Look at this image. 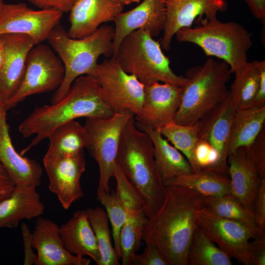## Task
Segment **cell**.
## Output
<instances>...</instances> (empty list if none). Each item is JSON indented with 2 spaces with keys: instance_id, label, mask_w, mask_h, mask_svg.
Returning <instances> with one entry per match:
<instances>
[{
  "instance_id": "d6a6232c",
  "label": "cell",
  "mask_w": 265,
  "mask_h": 265,
  "mask_svg": "<svg viewBox=\"0 0 265 265\" xmlns=\"http://www.w3.org/2000/svg\"><path fill=\"white\" fill-rule=\"evenodd\" d=\"M85 211L97 240L101 256L99 265H119L120 260L112 242L106 210L97 206Z\"/></svg>"
},
{
  "instance_id": "d4e9b609",
  "label": "cell",
  "mask_w": 265,
  "mask_h": 265,
  "mask_svg": "<svg viewBox=\"0 0 265 265\" xmlns=\"http://www.w3.org/2000/svg\"><path fill=\"white\" fill-rule=\"evenodd\" d=\"M135 125L138 129L146 132L152 141L155 161L164 184L172 178L192 172L186 158L164 138L159 129L137 123Z\"/></svg>"
},
{
  "instance_id": "836d02e7",
  "label": "cell",
  "mask_w": 265,
  "mask_h": 265,
  "mask_svg": "<svg viewBox=\"0 0 265 265\" xmlns=\"http://www.w3.org/2000/svg\"><path fill=\"white\" fill-rule=\"evenodd\" d=\"M146 216H127L120 235V258L122 265H132L133 256L140 249Z\"/></svg>"
},
{
  "instance_id": "2e32d148",
  "label": "cell",
  "mask_w": 265,
  "mask_h": 265,
  "mask_svg": "<svg viewBox=\"0 0 265 265\" xmlns=\"http://www.w3.org/2000/svg\"><path fill=\"white\" fill-rule=\"evenodd\" d=\"M166 22L160 46L165 51L170 49L174 36L180 29L189 27L199 17H216L218 12L225 11V0H165Z\"/></svg>"
},
{
  "instance_id": "52a82bcc",
  "label": "cell",
  "mask_w": 265,
  "mask_h": 265,
  "mask_svg": "<svg viewBox=\"0 0 265 265\" xmlns=\"http://www.w3.org/2000/svg\"><path fill=\"white\" fill-rule=\"evenodd\" d=\"M112 56L125 72L134 75L144 85L161 81L184 87L187 83L185 76L173 72L160 43L147 30L130 32L121 40Z\"/></svg>"
},
{
  "instance_id": "1f68e13d",
  "label": "cell",
  "mask_w": 265,
  "mask_h": 265,
  "mask_svg": "<svg viewBox=\"0 0 265 265\" xmlns=\"http://www.w3.org/2000/svg\"><path fill=\"white\" fill-rule=\"evenodd\" d=\"M187 265H231V258L197 226L189 246Z\"/></svg>"
},
{
  "instance_id": "ffe728a7",
  "label": "cell",
  "mask_w": 265,
  "mask_h": 265,
  "mask_svg": "<svg viewBox=\"0 0 265 265\" xmlns=\"http://www.w3.org/2000/svg\"><path fill=\"white\" fill-rule=\"evenodd\" d=\"M4 59L0 71V92L7 101L16 91L23 78L27 56L35 46L30 36L23 34L0 35Z\"/></svg>"
},
{
  "instance_id": "8d00e7d4",
  "label": "cell",
  "mask_w": 265,
  "mask_h": 265,
  "mask_svg": "<svg viewBox=\"0 0 265 265\" xmlns=\"http://www.w3.org/2000/svg\"><path fill=\"white\" fill-rule=\"evenodd\" d=\"M244 149L247 157L261 178H265V129L262 131L252 144Z\"/></svg>"
},
{
  "instance_id": "9c48e42d",
  "label": "cell",
  "mask_w": 265,
  "mask_h": 265,
  "mask_svg": "<svg viewBox=\"0 0 265 265\" xmlns=\"http://www.w3.org/2000/svg\"><path fill=\"white\" fill-rule=\"evenodd\" d=\"M64 75L61 60L49 46L41 43L34 46L27 56L22 81L6 103V110L29 96L57 90Z\"/></svg>"
},
{
  "instance_id": "3957f363",
  "label": "cell",
  "mask_w": 265,
  "mask_h": 265,
  "mask_svg": "<svg viewBox=\"0 0 265 265\" xmlns=\"http://www.w3.org/2000/svg\"><path fill=\"white\" fill-rule=\"evenodd\" d=\"M116 163L140 197L147 218L161 206L165 186L157 167L148 134L137 128L134 115L127 123Z\"/></svg>"
},
{
  "instance_id": "f546056e",
  "label": "cell",
  "mask_w": 265,
  "mask_h": 265,
  "mask_svg": "<svg viewBox=\"0 0 265 265\" xmlns=\"http://www.w3.org/2000/svg\"><path fill=\"white\" fill-rule=\"evenodd\" d=\"M204 208L217 216L237 221L248 228L254 239H265L259 232L254 215L248 212L232 194L219 197H206Z\"/></svg>"
},
{
  "instance_id": "f35d334b",
  "label": "cell",
  "mask_w": 265,
  "mask_h": 265,
  "mask_svg": "<svg viewBox=\"0 0 265 265\" xmlns=\"http://www.w3.org/2000/svg\"><path fill=\"white\" fill-rule=\"evenodd\" d=\"M261 235L265 238V178L262 179L254 212Z\"/></svg>"
},
{
  "instance_id": "6da1fadb",
  "label": "cell",
  "mask_w": 265,
  "mask_h": 265,
  "mask_svg": "<svg viewBox=\"0 0 265 265\" xmlns=\"http://www.w3.org/2000/svg\"><path fill=\"white\" fill-rule=\"evenodd\" d=\"M205 196L188 188L165 186V196L157 212L148 218L142 241L157 246L169 265H187L189 246L197 227V215Z\"/></svg>"
},
{
  "instance_id": "83f0119b",
  "label": "cell",
  "mask_w": 265,
  "mask_h": 265,
  "mask_svg": "<svg viewBox=\"0 0 265 265\" xmlns=\"http://www.w3.org/2000/svg\"><path fill=\"white\" fill-rule=\"evenodd\" d=\"M48 138L50 143L45 158L73 156L83 150L87 144L84 126L75 120L57 127Z\"/></svg>"
},
{
  "instance_id": "5b68a950",
  "label": "cell",
  "mask_w": 265,
  "mask_h": 265,
  "mask_svg": "<svg viewBox=\"0 0 265 265\" xmlns=\"http://www.w3.org/2000/svg\"><path fill=\"white\" fill-rule=\"evenodd\" d=\"M194 22V27L182 28L176 33L178 42L194 44L207 56L225 61L232 74L248 62L252 37L242 25L232 21L222 22L217 17H199Z\"/></svg>"
},
{
  "instance_id": "b9f144b4",
  "label": "cell",
  "mask_w": 265,
  "mask_h": 265,
  "mask_svg": "<svg viewBox=\"0 0 265 265\" xmlns=\"http://www.w3.org/2000/svg\"><path fill=\"white\" fill-rule=\"evenodd\" d=\"M21 230L25 249L24 265H35L36 260V255L32 250V233L30 232L28 226L25 223H22Z\"/></svg>"
},
{
  "instance_id": "f907efd6",
  "label": "cell",
  "mask_w": 265,
  "mask_h": 265,
  "mask_svg": "<svg viewBox=\"0 0 265 265\" xmlns=\"http://www.w3.org/2000/svg\"><path fill=\"white\" fill-rule=\"evenodd\" d=\"M131 2H139L140 0H130Z\"/></svg>"
},
{
  "instance_id": "4dcf8cb0",
  "label": "cell",
  "mask_w": 265,
  "mask_h": 265,
  "mask_svg": "<svg viewBox=\"0 0 265 265\" xmlns=\"http://www.w3.org/2000/svg\"><path fill=\"white\" fill-rule=\"evenodd\" d=\"M159 130L161 134L184 154L191 166L192 172L202 168L196 156L199 140L196 123L191 125H182L173 120Z\"/></svg>"
},
{
  "instance_id": "f6af8a7d",
  "label": "cell",
  "mask_w": 265,
  "mask_h": 265,
  "mask_svg": "<svg viewBox=\"0 0 265 265\" xmlns=\"http://www.w3.org/2000/svg\"><path fill=\"white\" fill-rule=\"evenodd\" d=\"M255 18L265 24V0H243Z\"/></svg>"
},
{
  "instance_id": "9a60e30c",
  "label": "cell",
  "mask_w": 265,
  "mask_h": 265,
  "mask_svg": "<svg viewBox=\"0 0 265 265\" xmlns=\"http://www.w3.org/2000/svg\"><path fill=\"white\" fill-rule=\"evenodd\" d=\"M183 87L156 81L145 85L141 111L134 117L136 123L160 129L174 120L179 108Z\"/></svg>"
},
{
  "instance_id": "c3c4849f",
  "label": "cell",
  "mask_w": 265,
  "mask_h": 265,
  "mask_svg": "<svg viewBox=\"0 0 265 265\" xmlns=\"http://www.w3.org/2000/svg\"><path fill=\"white\" fill-rule=\"evenodd\" d=\"M122 5H127L131 3L130 0H116Z\"/></svg>"
},
{
  "instance_id": "ab89813d",
  "label": "cell",
  "mask_w": 265,
  "mask_h": 265,
  "mask_svg": "<svg viewBox=\"0 0 265 265\" xmlns=\"http://www.w3.org/2000/svg\"><path fill=\"white\" fill-rule=\"evenodd\" d=\"M247 248L251 265H265V239L249 241Z\"/></svg>"
},
{
  "instance_id": "7bdbcfd3",
  "label": "cell",
  "mask_w": 265,
  "mask_h": 265,
  "mask_svg": "<svg viewBox=\"0 0 265 265\" xmlns=\"http://www.w3.org/2000/svg\"><path fill=\"white\" fill-rule=\"evenodd\" d=\"M15 186V183L0 162V202L10 196Z\"/></svg>"
},
{
  "instance_id": "277c9868",
  "label": "cell",
  "mask_w": 265,
  "mask_h": 265,
  "mask_svg": "<svg viewBox=\"0 0 265 265\" xmlns=\"http://www.w3.org/2000/svg\"><path fill=\"white\" fill-rule=\"evenodd\" d=\"M114 36V28L106 25L101 26L92 34L80 39L69 36L59 25L52 30L47 40L61 60L65 75L62 84L52 98L51 104L64 97L77 78L84 75L93 76L101 55L112 56Z\"/></svg>"
},
{
  "instance_id": "7c38bea8",
  "label": "cell",
  "mask_w": 265,
  "mask_h": 265,
  "mask_svg": "<svg viewBox=\"0 0 265 265\" xmlns=\"http://www.w3.org/2000/svg\"><path fill=\"white\" fill-rule=\"evenodd\" d=\"M197 226L231 258L251 265L247 246L253 236L244 225L215 215L204 207L197 213Z\"/></svg>"
},
{
  "instance_id": "f1b7e54d",
  "label": "cell",
  "mask_w": 265,
  "mask_h": 265,
  "mask_svg": "<svg viewBox=\"0 0 265 265\" xmlns=\"http://www.w3.org/2000/svg\"><path fill=\"white\" fill-rule=\"evenodd\" d=\"M234 74L235 79L229 91L236 110L253 107L260 79L259 60L248 61Z\"/></svg>"
},
{
  "instance_id": "e575fe53",
  "label": "cell",
  "mask_w": 265,
  "mask_h": 265,
  "mask_svg": "<svg viewBox=\"0 0 265 265\" xmlns=\"http://www.w3.org/2000/svg\"><path fill=\"white\" fill-rule=\"evenodd\" d=\"M99 201L106 209L112 228L113 246L115 252L120 258V235L125 224L127 213L122 203L118 198L115 191L97 193Z\"/></svg>"
},
{
  "instance_id": "d6986e66",
  "label": "cell",
  "mask_w": 265,
  "mask_h": 265,
  "mask_svg": "<svg viewBox=\"0 0 265 265\" xmlns=\"http://www.w3.org/2000/svg\"><path fill=\"white\" fill-rule=\"evenodd\" d=\"M123 6L116 0H77L69 12L68 35L80 39L92 34L103 23L113 21Z\"/></svg>"
},
{
  "instance_id": "74e56055",
  "label": "cell",
  "mask_w": 265,
  "mask_h": 265,
  "mask_svg": "<svg viewBox=\"0 0 265 265\" xmlns=\"http://www.w3.org/2000/svg\"><path fill=\"white\" fill-rule=\"evenodd\" d=\"M132 265H169L160 250L155 245L146 244L143 252L133 256Z\"/></svg>"
},
{
  "instance_id": "e0dca14e",
  "label": "cell",
  "mask_w": 265,
  "mask_h": 265,
  "mask_svg": "<svg viewBox=\"0 0 265 265\" xmlns=\"http://www.w3.org/2000/svg\"><path fill=\"white\" fill-rule=\"evenodd\" d=\"M166 17L165 0H144L132 10L119 14L113 20L112 56L123 38L133 30L143 29L148 31L153 37L159 36L164 30Z\"/></svg>"
},
{
  "instance_id": "603a6c76",
  "label": "cell",
  "mask_w": 265,
  "mask_h": 265,
  "mask_svg": "<svg viewBox=\"0 0 265 265\" xmlns=\"http://www.w3.org/2000/svg\"><path fill=\"white\" fill-rule=\"evenodd\" d=\"M36 187L15 185L10 196L0 202V228H14L23 219L38 217L45 206Z\"/></svg>"
},
{
  "instance_id": "8992f818",
  "label": "cell",
  "mask_w": 265,
  "mask_h": 265,
  "mask_svg": "<svg viewBox=\"0 0 265 265\" xmlns=\"http://www.w3.org/2000/svg\"><path fill=\"white\" fill-rule=\"evenodd\" d=\"M232 72L225 61L209 57L202 65L188 69L181 102L174 121L191 125L226 97Z\"/></svg>"
},
{
  "instance_id": "ba28073f",
  "label": "cell",
  "mask_w": 265,
  "mask_h": 265,
  "mask_svg": "<svg viewBox=\"0 0 265 265\" xmlns=\"http://www.w3.org/2000/svg\"><path fill=\"white\" fill-rule=\"evenodd\" d=\"M133 114L129 111L115 112L109 118H86L84 127L86 148L97 162L100 177L97 193L109 192L114 178L116 160L125 126Z\"/></svg>"
},
{
  "instance_id": "7dc6e473",
  "label": "cell",
  "mask_w": 265,
  "mask_h": 265,
  "mask_svg": "<svg viewBox=\"0 0 265 265\" xmlns=\"http://www.w3.org/2000/svg\"><path fill=\"white\" fill-rule=\"evenodd\" d=\"M4 59V50L2 41L0 36V71L2 68Z\"/></svg>"
},
{
  "instance_id": "8fae6325",
  "label": "cell",
  "mask_w": 265,
  "mask_h": 265,
  "mask_svg": "<svg viewBox=\"0 0 265 265\" xmlns=\"http://www.w3.org/2000/svg\"><path fill=\"white\" fill-rule=\"evenodd\" d=\"M63 13L53 9L33 10L24 3L5 4L0 11V35L23 34L35 45L47 40L59 25Z\"/></svg>"
},
{
  "instance_id": "ee69618b",
  "label": "cell",
  "mask_w": 265,
  "mask_h": 265,
  "mask_svg": "<svg viewBox=\"0 0 265 265\" xmlns=\"http://www.w3.org/2000/svg\"><path fill=\"white\" fill-rule=\"evenodd\" d=\"M260 79L258 91L255 101L254 106H265V61H259Z\"/></svg>"
},
{
  "instance_id": "30bf717a",
  "label": "cell",
  "mask_w": 265,
  "mask_h": 265,
  "mask_svg": "<svg viewBox=\"0 0 265 265\" xmlns=\"http://www.w3.org/2000/svg\"><path fill=\"white\" fill-rule=\"evenodd\" d=\"M93 76L100 84L104 101L114 113L127 110L135 116L140 114L145 85L134 75L125 72L116 57L98 64Z\"/></svg>"
},
{
  "instance_id": "7a4b0ae2",
  "label": "cell",
  "mask_w": 265,
  "mask_h": 265,
  "mask_svg": "<svg viewBox=\"0 0 265 265\" xmlns=\"http://www.w3.org/2000/svg\"><path fill=\"white\" fill-rule=\"evenodd\" d=\"M114 113L103 98L97 79L91 75L80 76L62 100L36 107L19 125L24 137L35 135L20 154L23 156L65 123L80 117L109 118Z\"/></svg>"
},
{
  "instance_id": "681fc988",
  "label": "cell",
  "mask_w": 265,
  "mask_h": 265,
  "mask_svg": "<svg viewBox=\"0 0 265 265\" xmlns=\"http://www.w3.org/2000/svg\"><path fill=\"white\" fill-rule=\"evenodd\" d=\"M3 4H4L3 0H0V11L1 10V8Z\"/></svg>"
},
{
  "instance_id": "4316f807",
  "label": "cell",
  "mask_w": 265,
  "mask_h": 265,
  "mask_svg": "<svg viewBox=\"0 0 265 265\" xmlns=\"http://www.w3.org/2000/svg\"><path fill=\"white\" fill-rule=\"evenodd\" d=\"M265 106L236 110L230 127L228 155L252 144L265 128Z\"/></svg>"
},
{
  "instance_id": "44dd1931",
  "label": "cell",
  "mask_w": 265,
  "mask_h": 265,
  "mask_svg": "<svg viewBox=\"0 0 265 265\" xmlns=\"http://www.w3.org/2000/svg\"><path fill=\"white\" fill-rule=\"evenodd\" d=\"M227 162L231 194L248 212L254 215L255 203L262 178L247 157L244 147L229 154Z\"/></svg>"
},
{
  "instance_id": "ac0fdd59",
  "label": "cell",
  "mask_w": 265,
  "mask_h": 265,
  "mask_svg": "<svg viewBox=\"0 0 265 265\" xmlns=\"http://www.w3.org/2000/svg\"><path fill=\"white\" fill-rule=\"evenodd\" d=\"M33 248L37 251L36 265H88L91 260L80 258L65 248L58 225L50 219L38 217L32 232Z\"/></svg>"
},
{
  "instance_id": "d590c367",
  "label": "cell",
  "mask_w": 265,
  "mask_h": 265,
  "mask_svg": "<svg viewBox=\"0 0 265 265\" xmlns=\"http://www.w3.org/2000/svg\"><path fill=\"white\" fill-rule=\"evenodd\" d=\"M114 178L116 181V194L127 214H145L140 197L116 163Z\"/></svg>"
},
{
  "instance_id": "5bb4252c",
  "label": "cell",
  "mask_w": 265,
  "mask_h": 265,
  "mask_svg": "<svg viewBox=\"0 0 265 265\" xmlns=\"http://www.w3.org/2000/svg\"><path fill=\"white\" fill-rule=\"evenodd\" d=\"M43 164L49 178V189L62 205L68 209L83 195L80 179L85 170L84 151L71 156L45 158Z\"/></svg>"
},
{
  "instance_id": "bcb514c9",
  "label": "cell",
  "mask_w": 265,
  "mask_h": 265,
  "mask_svg": "<svg viewBox=\"0 0 265 265\" xmlns=\"http://www.w3.org/2000/svg\"><path fill=\"white\" fill-rule=\"evenodd\" d=\"M6 101L0 92V118L6 113Z\"/></svg>"
},
{
  "instance_id": "cb8c5ba5",
  "label": "cell",
  "mask_w": 265,
  "mask_h": 265,
  "mask_svg": "<svg viewBox=\"0 0 265 265\" xmlns=\"http://www.w3.org/2000/svg\"><path fill=\"white\" fill-rule=\"evenodd\" d=\"M65 249L80 258L88 256L99 265L101 256L97 240L85 210L75 212L59 227Z\"/></svg>"
},
{
  "instance_id": "4fadbf2b",
  "label": "cell",
  "mask_w": 265,
  "mask_h": 265,
  "mask_svg": "<svg viewBox=\"0 0 265 265\" xmlns=\"http://www.w3.org/2000/svg\"><path fill=\"white\" fill-rule=\"evenodd\" d=\"M236 109L229 93L197 122L198 137L208 144L216 155L211 168L228 174L227 145L232 119Z\"/></svg>"
},
{
  "instance_id": "484cf974",
  "label": "cell",
  "mask_w": 265,
  "mask_h": 265,
  "mask_svg": "<svg viewBox=\"0 0 265 265\" xmlns=\"http://www.w3.org/2000/svg\"><path fill=\"white\" fill-rule=\"evenodd\" d=\"M164 185L188 188L205 197L231 194L229 175L210 168L175 177L166 181Z\"/></svg>"
},
{
  "instance_id": "60d3db41",
  "label": "cell",
  "mask_w": 265,
  "mask_h": 265,
  "mask_svg": "<svg viewBox=\"0 0 265 265\" xmlns=\"http://www.w3.org/2000/svg\"><path fill=\"white\" fill-rule=\"evenodd\" d=\"M41 9H53L69 12L77 0H27Z\"/></svg>"
},
{
  "instance_id": "7402d4cb",
  "label": "cell",
  "mask_w": 265,
  "mask_h": 265,
  "mask_svg": "<svg viewBox=\"0 0 265 265\" xmlns=\"http://www.w3.org/2000/svg\"><path fill=\"white\" fill-rule=\"evenodd\" d=\"M6 115L0 118V162L15 185L40 186L43 168L36 160L23 157L15 150L9 133Z\"/></svg>"
}]
</instances>
